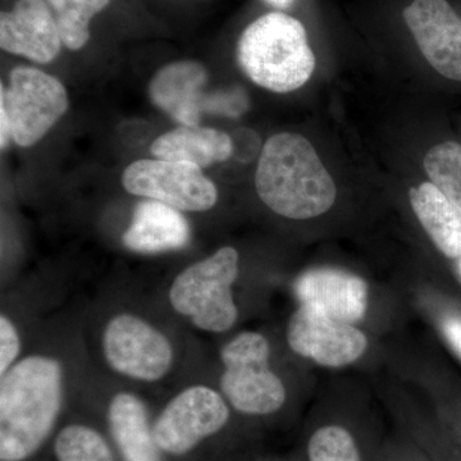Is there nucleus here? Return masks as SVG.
I'll return each mask as SVG.
<instances>
[{
	"label": "nucleus",
	"mask_w": 461,
	"mask_h": 461,
	"mask_svg": "<svg viewBox=\"0 0 461 461\" xmlns=\"http://www.w3.org/2000/svg\"><path fill=\"white\" fill-rule=\"evenodd\" d=\"M63 402V368L33 354L0 377V461H26L53 432Z\"/></svg>",
	"instance_id": "obj_1"
},
{
	"label": "nucleus",
	"mask_w": 461,
	"mask_h": 461,
	"mask_svg": "<svg viewBox=\"0 0 461 461\" xmlns=\"http://www.w3.org/2000/svg\"><path fill=\"white\" fill-rule=\"evenodd\" d=\"M256 186L260 200L290 220H309L329 212L336 186L313 145L304 136L282 132L264 145Z\"/></svg>",
	"instance_id": "obj_2"
},
{
	"label": "nucleus",
	"mask_w": 461,
	"mask_h": 461,
	"mask_svg": "<svg viewBox=\"0 0 461 461\" xmlns=\"http://www.w3.org/2000/svg\"><path fill=\"white\" fill-rule=\"evenodd\" d=\"M238 59L254 84L273 93L299 89L315 68L305 27L282 12L264 14L245 29L239 41Z\"/></svg>",
	"instance_id": "obj_3"
},
{
	"label": "nucleus",
	"mask_w": 461,
	"mask_h": 461,
	"mask_svg": "<svg viewBox=\"0 0 461 461\" xmlns=\"http://www.w3.org/2000/svg\"><path fill=\"white\" fill-rule=\"evenodd\" d=\"M239 259L236 249L224 247L182 269L169 286L173 311L203 332L223 333L232 329L239 318L232 293Z\"/></svg>",
	"instance_id": "obj_4"
},
{
	"label": "nucleus",
	"mask_w": 461,
	"mask_h": 461,
	"mask_svg": "<svg viewBox=\"0 0 461 461\" xmlns=\"http://www.w3.org/2000/svg\"><path fill=\"white\" fill-rule=\"evenodd\" d=\"M269 355L268 339L253 330L240 333L221 348V393L235 411L263 417L284 406L286 390L269 368Z\"/></svg>",
	"instance_id": "obj_5"
},
{
	"label": "nucleus",
	"mask_w": 461,
	"mask_h": 461,
	"mask_svg": "<svg viewBox=\"0 0 461 461\" xmlns=\"http://www.w3.org/2000/svg\"><path fill=\"white\" fill-rule=\"evenodd\" d=\"M103 354L112 371L133 381L153 384L171 372V339L150 321L133 313L115 314L103 330Z\"/></svg>",
	"instance_id": "obj_6"
},
{
	"label": "nucleus",
	"mask_w": 461,
	"mask_h": 461,
	"mask_svg": "<svg viewBox=\"0 0 461 461\" xmlns=\"http://www.w3.org/2000/svg\"><path fill=\"white\" fill-rule=\"evenodd\" d=\"M0 107L11 123L12 140L29 148L41 140L68 109L66 87L53 76L33 67H17L2 85Z\"/></svg>",
	"instance_id": "obj_7"
},
{
	"label": "nucleus",
	"mask_w": 461,
	"mask_h": 461,
	"mask_svg": "<svg viewBox=\"0 0 461 461\" xmlns=\"http://www.w3.org/2000/svg\"><path fill=\"white\" fill-rule=\"evenodd\" d=\"M229 420V402L222 393L194 384L167 402L153 423L154 437L163 454L184 456L220 433Z\"/></svg>",
	"instance_id": "obj_8"
},
{
	"label": "nucleus",
	"mask_w": 461,
	"mask_h": 461,
	"mask_svg": "<svg viewBox=\"0 0 461 461\" xmlns=\"http://www.w3.org/2000/svg\"><path fill=\"white\" fill-rule=\"evenodd\" d=\"M122 185L132 195L163 203L180 212L211 211L218 200L213 182L198 166L186 162L136 160L124 169Z\"/></svg>",
	"instance_id": "obj_9"
},
{
	"label": "nucleus",
	"mask_w": 461,
	"mask_h": 461,
	"mask_svg": "<svg viewBox=\"0 0 461 461\" xmlns=\"http://www.w3.org/2000/svg\"><path fill=\"white\" fill-rule=\"evenodd\" d=\"M287 342L291 350L324 366H345L366 353V335L344 323L302 305L290 318Z\"/></svg>",
	"instance_id": "obj_10"
},
{
	"label": "nucleus",
	"mask_w": 461,
	"mask_h": 461,
	"mask_svg": "<svg viewBox=\"0 0 461 461\" xmlns=\"http://www.w3.org/2000/svg\"><path fill=\"white\" fill-rule=\"evenodd\" d=\"M403 18L429 65L461 81V18L454 8L446 0H414Z\"/></svg>",
	"instance_id": "obj_11"
},
{
	"label": "nucleus",
	"mask_w": 461,
	"mask_h": 461,
	"mask_svg": "<svg viewBox=\"0 0 461 461\" xmlns=\"http://www.w3.org/2000/svg\"><path fill=\"white\" fill-rule=\"evenodd\" d=\"M56 16L47 0H17L0 14V47L36 63L56 59L62 48Z\"/></svg>",
	"instance_id": "obj_12"
},
{
	"label": "nucleus",
	"mask_w": 461,
	"mask_h": 461,
	"mask_svg": "<svg viewBox=\"0 0 461 461\" xmlns=\"http://www.w3.org/2000/svg\"><path fill=\"white\" fill-rule=\"evenodd\" d=\"M295 294L302 305L348 324L362 321L368 306L366 282L342 269H309L297 278Z\"/></svg>",
	"instance_id": "obj_13"
},
{
	"label": "nucleus",
	"mask_w": 461,
	"mask_h": 461,
	"mask_svg": "<svg viewBox=\"0 0 461 461\" xmlns=\"http://www.w3.org/2000/svg\"><path fill=\"white\" fill-rule=\"evenodd\" d=\"M204 67L184 60L163 67L149 86L154 104L184 126H198L206 84Z\"/></svg>",
	"instance_id": "obj_14"
},
{
	"label": "nucleus",
	"mask_w": 461,
	"mask_h": 461,
	"mask_svg": "<svg viewBox=\"0 0 461 461\" xmlns=\"http://www.w3.org/2000/svg\"><path fill=\"white\" fill-rule=\"evenodd\" d=\"M109 433L122 461H163L147 405L132 393H118L108 405Z\"/></svg>",
	"instance_id": "obj_15"
},
{
	"label": "nucleus",
	"mask_w": 461,
	"mask_h": 461,
	"mask_svg": "<svg viewBox=\"0 0 461 461\" xmlns=\"http://www.w3.org/2000/svg\"><path fill=\"white\" fill-rule=\"evenodd\" d=\"M189 239V223L180 211L154 200H145L136 206L131 226L123 236L124 245L140 253L180 249Z\"/></svg>",
	"instance_id": "obj_16"
},
{
	"label": "nucleus",
	"mask_w": 461,
	"mask_h": 461,
	"mask_svg": "<svg viewBox=\"0 0 461 461\" xmlns=\"http://www.w3.org/2000/svg\"><path fill=\"white\" fill-rule=\"evenodd\" d=\"M150 150L157 159L186 162L204 168L229 159L233 154V141L218 130L182 126L159 136Z\"/></svg>",
	"instance_id": "obj_17"
},
{
	"label": "nucleus",
	"mask_w": 461,
	"mask_h": 461,
	"mask_svg": "<svg viewBox=\"0 0 461 461\" xmlns=\"http://www.w3.org/2000/svg\"><path fill=\"white\" fill-rule=\"evenodd\" d=\"M412 211L442 254L461 258V209L432 182L409 190Z\"/></svg>",
	"instance_id": "obj_18"
},
{
	"label": "nucleus",
	"mask_w": 461,
	"mask_h": 461,
	"mask_svg": "<svg viewBox=\"0 0 461 461\" xmlns=\"http://www.w3.org/2000/svg\"><path fill=\"white\" fill-rule=\"evenodd\" d=\"M56 16L63 44L78 50L89 41L90 23L112 0H47Z\"/></svg>",
	"instance_id": "obj_19"
},
{
	"label": "nucleus",
	"mask_w": 461,
	"mask_h": 461,
	"mask_svg": "<svg viewBox=\"0 0 461 461\" xmlns=\"http://www.w3.org/2000/svg\"><path fill=\"white\" fill-rule=\"evenodd\" d=\"M58 461H115L102 433L83 423H72L58 432L53 445Z\"/></svg>",
	"instance_id": "obj_20"
},
{
	"label": "nucleus",
	"mask_w": 461,
	"mask_h": 461,
	"mask_svg": "<svg viewBox=\"0 0 461 461\" xmlns=\"http://www.w3.org/2000/svg\"><path fill=\"white\" fill-rule=\"evenodd\" d=\"M430 182L461 209V145L446 141L430 149L424 158Z\"/></svg>",
	"instance_id": "obj_21"
},
{
	"label": "nucleus",
	"mask_w": 461,
	"mask_h": 461,
	"mask_svg": "<svg viewBox=\"0 0 461 461\" xmlns=\"http://www.w3.org/2000/svg\"><path fill=\"white\" fill-rule=\"evenodd\" d=\"M309 461H362L354 437L344 427L315 430L308 446Z\"/></svg>",
	"instance_id": "obj_22"
},
{
	"label": "nucleus",
	"mask_w": 461,
	"mask_h": 461,
	"mask_svg": "<svg viewBox=\"0 0 461 461\" xmlns=\"http://www.w3.org/2000/svg\"><path fill=\"white\" fill-rule=\"evenodd\" d=\"M21 353V338L16 324L8 317H0V377L18 362Z\"/></svg>",
	"instance_id": "obj_23"
},
{
	"label": "nucleus",
	"mask_w": 461,
	"mask_h": 461,
	"mask_svg": "<svg viewBox=\"0 0 461 461\" xmlns=\"http://www.w3.org/2000/svg\"><path fill=\"white\" fill-rule=\"evenodd\" d=\"M247 100L240 91H218V93L205 95L203 112L226 115H238L242 113Z\"/></svg>",
	"instance_id": "obj_24"
},
{
	"label": "nucleus",
	"mask_w": 461,
	"mask_h": 461,
	"mask_svg": "<svg viewBox=\"0 0 461 461\" xmlns=\"http://www.w3.org/2000/svg\"><path fill=\"white\" fill-rule=\"evenodd\" d=\"M0 124H2V130H0V145H2V149L7 147L9 140H11V123H9V118L7 115V112L3 107H0Z\"/></svg>",
	"instance_id": "obj_25"
},
{
	"label": "nucleus",
	"mask_w": 461,
	"mask_h": 461,
	"mask_svg": "<svg viewBox=\"0 0 461 461\" xmlns=\"http://www.w3.org/2000/svg\"><path fill=\"white\" fill-rule=\"evenodd\" d=\"M266 2L268 3V5H273V7L285 9L291 7L296 0H266Z\"/></svg>",
	"instance_id": "obj_26"
},
{
	"label": "nucleus",
	"mask_w": 461,
	"mask_h": 461,
	"mask_svg": "<svg viewBox=\"0 0 461 461\" xmlns=\"http://www.w3.org/2000/svg\"><path fill=\"white\" fill-rule=\"evenodd\" d=\"M460 272H461V260H460Z\"/></svg>",
	"instance_id": "obj_27"
}]
</instances>
